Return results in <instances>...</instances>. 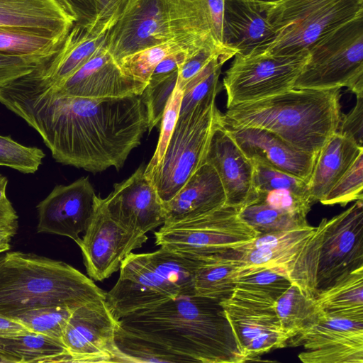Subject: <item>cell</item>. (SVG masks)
<instances>
[{
    "instance_id": "1",
    "label": "cell",
    "mask_w": 363,
    "mask_h": 363,
    "mask_svg": "<svg viewBox=\"0 0 363 363\" xmlns=\"http://www.w3.org/2000/svg\"><path fill=\"white\" fill-rule=\"evenodd\" d=\"M0 103L38 133L57 162L91 172L122 167L148 130L140 95H65L34 70L0 86Z\"/></svg>"
},
{
    "instance_id": "2",
    "label": "cell",
    "mask_w": 363,
    "mask_h": 363,
    "mask_svg": "<svg viewBox=\"0 0 363 363\" xmlns=\"http://www.w3.org/2000/svg\"><path fill=\"white\" fill-rule=\"evenodd\" d=\"M122 329L150 340L178 362H245L218 302L182 295L118 320Z\"/></svg>"
},
{
    "instance_id": "3",
    "label": "cell",
    "mask_w": 363,
    "mask_h": 363,
    "mask_svg": "<svg viewBox=\"0 0 363 363\" xmlns=\"http://www.w3.org/2000/svg\"><path fill=\"white\" fill-rule=\"evenodd\" d=\"M341 89H291L227 108L225 123L271 131L303 151L318 155L336 132L342 114Z\"/></svg>"
},
{
    "instance_id": "4",
    "label": "cell",
    "mask_w": 363,
    "mask_h": 363,
    "mask_svg": "<svg viewBox=\"0 0 363 363\" xmlns=\"http://www.w3.org/2000/svg\"><path fill=\"white\" fill-rule=\"evenodd\" d=\"M106 291L69 264L22 252L0 257V314L13 318L45 306L77 307Z\"/></svg>"
},
{
    "instance_id": "5",
    "label": "cell",
    "mask_w": 363,
    "mask_h": 363,
    "mask_svg": "<svg viewBox=\"0 0 363 363\" xmlns=\"http://www.w3.org/2000/svg\"><path fill=\"white\" fill-rule=\"evenodd\" d=\"M206 259L164 247L130 253L106 300L117 319L182 295L194 294V277Z\"/></svg>"
},
{
    "instance_id": "6",
    "label": "cell",
    "mask_w": 363,
    "mask_h": 363,
    "mask_svg": "<svg viewBox=\"0 0 363 363\" xmlns=\"http://www.w3.org/2000/svg\"><path fill=\"white\" fill-rule=\"evenodd\" d=\"M327 218L317 227L307 225L258 235L251 242L219 254L242 262L249 273L270 268L289 277L304 295L315 298L316 276ZM248 273V274H249Z\"/></svg>"
},
{
    "instance_id": "7",
    "label": "cell",
    "mask_w": 363,
    "mask_h": 363,
    "mask_svg": "<svg viewBox=\"0 0 363 363\" xmlns=\"http://www.w3.org/2000/svg\"><path fill=\"white\" fill-rule=\"evenodd\" d=\"M220 90L213 91L189 111L179 115L164 155L148 179L163 203L205 162L211 135L222 118L216 104Z\"/></svg>"
},
{
    "instance_id": "8",
    "label": "cell",
    "mask_w": 363,
    "mask_h": 363,
    "mask_svg": "<svg viewBox=\"0 0 363 363\" xmlns=\"http://www.w3.org/2000/svg\"><path fill=\"white\" fill-rule=\"evenodd\" d=\"M363 14V0H279L268 21L277 38L267 51L277 55L305 52L320 38Z\"/></svg>"
},
{
    "instance_id": "9",
    "label": "cell",
    "mask_w": 363,
    "mask_h": 363,
    "mask_svg": "<svg viewBox=\"0 0 363 363\" xmlns=\"http://www.w3.org/2000/svg\"><path fill=\"white\" fill-rule=\"evenodd\" d=\"M347 87L363 96V14L325 35L308 49L295 89Z\"/></svg>"
},
{
    "instance_id": "10",
    "label": "cell",
    "mask_w": 363,
    "mask_h": 363,
    "mask_svg": "<svg viewBox=\"0 0 363 363\" xmlns=\"http://www.w3.org/2000/svg\"><path fill=\"white\" fill-rule=\"evenodd\" d=\"M227 205L199 217L163 224L155 233V244L201 259L217 255L251 242L259 234Z\"/></svg>"
},
{
    "instance_id": "11",
    "label": "cell",
    "mask_w": 363,
    "mask_h": 363,
    "mask_svg": "<svg viewBox=\"0 0 363 363\" xmlns=\"http://www.w3.org/2000/svg\"><path fill=\"white\" fill-rule=\"evenodd\" d=\"M308 58V52L293 55H277L267 50L235 54L223 80L227 108L294 89Z\"/></svg>"
},
{
    "instance_id": "12",
    "label": "cell",
    "mask_w": 363,
    "mask_h": 363,
    "mask_svg": "<svg viewBox=\"0 0 363 363\" xmlns=\"http://www.w3.org/2000/svg\"><path fill=\"white\" fill-rule=\"evenodd\" d=\"M266 296L235 288L219 301L244 361H255L271 350L288 346L289 337Z\"/></svg>"
},
{
    "instance_id": "13",
    "label": "cell",
    "mask_w": 363,
    "mask_h": 363,
    "mask_svg": "<svg viewBox=\"0 0 363 363\" xmlns=\"http://www.w3.org/2000/svg\"><path fill=\"white\" fill-rule=\"evenodd\" d=\"M363 268V200L327 219L319 256L316 292Z\"/></svg>"
},
{
    "instance_id": "14",
    "label": "cell",
    "mask_w": 363,
    "mask_h": 363,
    "mask_svg": "<svg viewBox=\"0 0 363 363\" xmlns=\"http://www.w3.org/2000/svg\"><path fill=\"white\" fill-rule=\"evenodd\" d=\"M147 240L146 234L127 230L114 220L101 198L82 239L77 244L89 277L101 281L119 270L125 257Z\"/></svg>"
},
{
    "instance_id": "15",
    "label": "cell",
    "mask_w": 363,
    "mask_h": 363,
    "mask_svg": "<svg viewBox=\"0 0 363 363\" xmlns=\"http://www.w3.org/2000/svg\"><path fill=\"white\" fill-rule=\"evenodd\" d=\"M118 326V319L106 299L75 308L62 339L69 362H120L116 344Z\"/></svg>"
},
{
    "instance_id": "16",
    "label": "cell",
    "mask_w": 363,
    "mask_h": 363,
    "mask_svg": "<svg viewBox=\"0 0 363 363\" xmlns=\"http://www.w3.org/2000/svg\"><path fill=\"white\" fill-rule=\"evenodd\" d=\"M172 40L175 41L169 0H131L111 28L107 48L118 62L125 56Z\"/></svg>"
},
{
    "instance_id": "17",
    "label": "cell",
    "mask_w": 363,
    "mask_h": 363,
    "mask_svg": "<svg viewBox=\"0 0 363 363\" xmlns=\"http://www.w3.org/2000/svg\"><path fill=\"white\" fill-rule=\"evenodd\" d=\"M100 199L87 177L56 185L36 207L37 232L65 236L77 243Z\"/></svg>"
},
{
    "instance_id": "18",
    "label": "cell",
    "mask_w": 363,
    "mask_h": 363,
    "mask_svg": "<svg viewBox=\"0 0 363 363\" xmlns=\"http://www.w3.org/2000/svg\"><path fill=\"white\" fill-rule=\"evenodd\" d=\"M303 345L304 363H363V320L333 317L319 320L292 346Z\"/></svg>"
},
{
    "instance_id": "19",
    "label": "cell",
    "mask_w": 363,
    "mask_h": 363,
    "mask_svg": "<svg viewBox=\"0 0 363 363\" xmlns=\"http://www.w3.org/2000/svg\"><path fill=\"white\" fill-rule=\"evenodd\" d=\"M104 201L110 216L134 233L146 234L164 223L163 203L145 176L144 167L115 184Z\"/></svg>"
},
{
    "instance_id": "20",
    "label": "cell",
    "mask_w": 363,
    "mask_h": 363,
    "mask_svg": "<svg viewBox=\"0 0 363 363\" xmlns=\"http://www.w3.org/2000/svg\"><path fill=\"white\" fill-rule=\"evenodd\" d=\"M146 86L123 71L108 52L106 43L65 81L58 86H50L65 95L108 99L141 95Z\"/></svg>"
},
{
    "instance_id": "21",
    "label": "cell",
    "mask_w": 363,
    "mask_h": 363,
    "mask_svg": "<svg viewBox=\"0 0 363 363\" xmlns=\"http://www.w3.org/2000/svg\"><path fill=\"white\" fill-rule=\"evenodd\" d=\"M205 162L215 169L220 179L225 205L240 210L257 201L253 164L228 133L222 118L211 135Z\"/></svg>"
},
{
    "instance_id": "22",
    "label": "cell",
    "mask_w": 363,
    "mask_h": 363,
    "mask_svg": "<svg viewBox=\"0 0 363 363\" xmlns=\"http://www.w3.org/2000/svg\"><path fill=\"white\" fill-rule=\"evenodd\" d=\"M222 122L247 158L309 182L318 155L295 147L267 130L231 125L223 120Z\"/></svg>"
},
{
    "instance_id": "23",
    "label": "cell",
    "mask_w": 363,
    "mask_h": 363,
    "mask_svg": "<svg viewBox=\"0 0 363 363\" xmlns=\"http://www.w3.org/2000/svg\"><path fill=\"white\" fill-rule=\"evenodd\" d=\"M272 4L250 0H225L223 45L240 55L267 50L277 38L268 21Z\"/></svg>"
},
{
    "instance_id": "24",
    "label": "cell",
    "mask_w": 363,
    "mask_h": 363,
    "mask_svg": "<svg viewBox=\"0 0 363 363\" xmlns=\"http://www.w3.org/2000/svg\"><path fill=\"white\" fill-rule=\"evenodd\" d=\"M116 21L74 23L58 51L36 68L35 74L48 85H60L107 43L109 31Z\"/></svg>"
},
{
    "instance_id": "25",
    "label": "cell",
    "mask_w": 363,
    "mask_h": 363,
    "mask_svg": "<svg viewBox=\"0 0 363 363\" xmlns=\"http://www.w3.org/2000/svg\"><path fill=\"white\" fill-rule=\"evenodd\" d=\"M223 184L215 169L204 162L169 201L163 203L164 223L190 220L225 205Z\"/></svg>"
},
{
    "instance_id": "26",
    "label": "cell",
    "mask_w": 363,
    "mask_h": 363,
    "mask_svg": "<svg viewBox=\"0 0 363 363\" xmlns=\"http://www.w3.org/2000/svg\"><path fill=\"white\" fill-rule=\"evenodd\" d=\"M74 24L57 0H0V26L29 30L64 41Z\"/></svg>"
},
{
    "instance_id": "27",
    "label": "cell",
    "mask_w": 363,
    "mask_h": 363,
    "mask_svg": "<svg viewBox=\"0 0 363 363\" xmlns=\"http://www.w3.org/2000/svg\"><path fill=\"white\" fill-rule=\"evenodd\" d=\"M363 147L351 137L335 132L319 151L308 182L314 203L320 201L350 168Z\"/></svg>"
},
{
    "instance_id": "28",
    "label": "cell",
    "mask_w": 363,
    "mask_h": 363,
    "mask_svg": "<svg viewBox=\"0 0 363 363\" xmlns=\"http://www.w3.org/2000/svg\"><path fill=\"white\" fill-rule=\"evenodd\" d=\"M248 272L238 259L221 255L208 257L195 272L194 294L219 302L233 293L238 279Z\"/></svg>"
},
{
    "instance_id": "29",
    "label": "cell",
    "mask_w": 363,
    "mask_h": 363,
    "mask_svg": "<svg viewBox=\"0 0 363 363\" xmlns=\"http://www.w3.org/2000/svg\"><path fill=\"white\" fill-rule=\"evenodd\" d=\"M315 301L326 315L363 320V268L318 291Z\"/></svg>"
},
{
    "instance_id": "30",
    "label": "cell",
    "mask_w": 363,
    "mask_h": 363,
    "mask_svg": "<svg viewBox=\"0 0 363 363\" xmlns=\"http://www.w3.org/2000/svg\"><path fill=\"white\" fill-rule=\"evenodd\" d=\"M281 326L289 337L288 346L293 344L319 320L323 311L315 298L306 296L294 284L274 303Z\"/></svg>"
},
{
    "instance_id": "31",
    "label": "cell",
    "mask_w": 363,
    "mask_h": 363,
    "mask_svg": "<svg viewBox=\"0 0 363 363\" xmlns=\"http://www.w3.org/2000/svg\"><path fill=\"white\" fill-rule=\"evenodd\" d=\"M0 347L18 356L21 363L69 362L62 340L41 333L27 332L0 337Z\"/></svg>"
},
{
    "instance_id": "32",
    "label": "cell",
    "mask_w": 363,
    "mask_h": 363,
    "mask_svg": "<svg viewBox=\"0 0 363 363\" xmlns=\"http://www.w3.org/2000/svg\"><path fill=\"white\" fill-rule=\"evenodd\" d=\"M63 41L32 30L0 26V53L48 61Z\"/></svg>"
},
{
    "instance_id": "33",
    "label": "cell",
    "mask_w": 363,
    "mask_h": 363,
    "mask_svg": "<svg viewBox=\"0 0 363 363\" xmlns=\"http://www.w3.org/2000/svg\"><path fill=\"white\" fill-rule=\"evenodd\" d=\"M239 215L259 235L288 230L308 225L306 216L281 211L259 201L240 209Z\"/></svg>"
},
{
    "instance_id": "34",
    "label": "cell",
    "mask_w": 363,
    "mask_h": 363,
    "mask_svg": "<svg viewBox=\"0 0 363 363\" xmlns=\"http://www.w3.org/2000/svg\"><path fill=\"white\" fill-rule=\"evenodd\" d=\"M184 50H198L172 40L125 56L118 63L127 75L147 85L155 68L164 57Z\"/></svg>"
},
{
    "instance_id": "35",
    "label": "cell",
    "mask_w": 363,
    "mask_h": 363,
    "mask_svg": "<svg viewBox=\"0 0 363 363\" xmlns=\"http://www.w3.org/2000/svg\"><path fill=\"white\" fill-rule=\"evenodd\" d=\"M75 308L77 307L37 308L19 313L12 318L21 322L30 332L62 340L69 318Z\"/></svg>"
},
{
    "instance_id": "36",
    "label": "cell",
    "mask_w": 363,
    "mask_h": 363,
    "mask_svg": "<svg viewBox=\"0 0 363 363\" xmlns=\"http://www.w3.org/2000/svg\"><path fill=\"white\" fill-rule=\"evenodd\" d=\"M254 166V184L258 193L271 190H287L312 203L308 182L256 160Z\"/></svg>"
},
{
    "instance_id": "37",
    "label": "cell",
    "mask_w": 363,
    "mask_h": 363,
    "mask_svg": "<svg viewBox=\"0 0 363 363\" xmlns=\"http://www.w3.org/2000/svg\"><path fill=\"white\" fill-rule=\"evenodd\" d=\"M357 200H363V151L320 202L345 206Z\"/></svg>"
},
{
    "instance_id": "38",
    "label": "cell",
    "mask_w": 363,
    "mask_h": 363,
    "mask_svg": "<svg viewBox=\"0 0 363 363\" xmlns=\"http://www.w3.org/2000/svg\"><path fill=\"white\" fill-rule=\"evenodd\" d=\"M45 157L43 151L35 147L20 144L9 136L0 135V165L25 174L35 172Z\"/></svg>"
},
{
    "instance_id": "39",
    "label": "cell",
    "mask_w": 363,
    "mask_h": 363,
    "mask_svg": "<svg viewBox=\"0 0 363 363\" xmlns=\"http://www.w3.org/2000/svg\"><path fill=\"white\" fill-rule=\"evenodd\" d=\"M291 284L286 274L266 268L240 277L235 288L262 294L276 301Z\"/></svg>"
},
{
    "instance_id": "40",
    "label": "cell",
    "mask_w": 363,
    "mask_h": 363,
    "mask_svg": "<svg viewBox=\"0 0 363 363\" xmlns=\"http://www.w3.org/2000/svg\"><path fill=\"white\" fill-rule=\"evenodd\" d=\"M182 98V91L176 85L161 119L160 137L155 151L145 167V174L147 179L155 171L164 155L179 114Z\"/></svg>"
},
{
    "instance_id": "41",
    "label": "cell",
    "mask_w": 363,
    "mask_h": 363,
    "mask_svg": "<svg viewBox=\"0 0 363 363\" xmlns=\"http://www.w3.org/2000/svg\"><path fill=\"white\" fill-rule=\"evenodd\" d=\"M178 70L154 85H147L141 98L145 105L148 131L161 121L167 104L176 87Z\"/></svg>"
},
{
    "instance_id": "42",
    "label": "cell",
    "mask_w": 363,
    "mask_h": 363,
    "mask_svg": "<svg viewBox=\"0 0 363 363\" xmlns=\"http://www.w3.org/2000/svg\"><path fill=\"white\" fill-rule=\"evenodd\" d=\"M262 202L275 209L306 216L312 203L287 190H271L258 193L256 202Z\"/></svg>"
},
{
    "instance_id": "43",
    "label": "cell",
    "mask_w": 363,
    "mask_h": 363,
    "mask_svg": "<svg viewBox=\"0 0 363 363\" xmlns=\"http://www.w3.org/2000/svg\"><path fill=\"white\" fill-rule=\"evenodd\" d=\"M225 46H208L189 57L178 69L177 86L182 90L216 55L228 50Z\"/></svg>"
},
{
    "instance_id": "44",
    "label": "cell",
    "mask_w": 363,
    "mask_h": 363,
    "mask_svg": "<svg viewBox=\"0 0 363 363\" xmlns=\"http://www.w3.org/2000/svg\"><path fill=\"white\" fill-rule=\"evenodd\" d=\"M44 62L45 60L37 58L0 53V86L31 72Z\"/></svg>"
},
{
    "instance_id": "45",
    "label": "cell",
    "mask_w": 363,
    "mask_h": 363,
    "mask_svg": "<svg viewBox=\"0 0 363 363\" xmlns=\"http://www.w3.org/2000/svg\"><path fill=\"white\" fill-rule=\"evenodd\" d=\"M336 132L352 138L363 147V96H357L354 106L342 114Z\"/></svg>"
},
{
    "instance_id": "46",
    "label": "cell",
    "mask_w": 363,
    "mask_h": 363,
    "mask_svg": "<svg viewBox=\"0 0 363 363\" xmlns=\"http://www.w3.org/2000/svg\"><path fill=\"white\" fill-rule=\"evenodd\" d=\"M57 1L74 19V23H90L97 17L98 0H57Z\"/></svg>"
},
{
    "instance_id": "47",
    "label": "cell",
    "mask_w": 363,
    "mask_h": 363,
    "mask_svg": "<svg viewBox=\"0 0 363 363\" xmlns=\"http://www.w3.org/2000/svg\"><path fill=\"white\" fill-rule=\"evenodd\" d=\"M196 51L184 50L164 57L155 68L147 85H154L177 71L186 60Z\"/></svg>"
},
{
    "instance_id": "48",
    "label": "cell",
    "mask_w": 363,
    "mask_h": 363,
    "mask_svg": "<svg viewBox=\"0 0 363 363\" xmlns=\"http://www.w3.org/2000/svg\"><path fill=\"white\" fill-rule=\"evenodd\" d=\"M131 0H98L99 12L95 21H118Z\"/></svg>"
},
{
    "instance_id": "49",
    "label": "cell",
    "mask_w": 363,
    "mask_h": 363,
    "mask_svg": "<svg viewBox=\"0 0 363 363\" xmlns=\"http://www.w3.org/2000/svg\"><path fill=\"white\" fill-rule=\"evenodd\" d=\"M30 332L18 320L0 314V337L12 336Z\"/></svg>"
},
{
    "instance_id": "50",
    "label": "cell",
    "mask_w": 363,
    "mask_h": 363,
    "mask_svg": "<svg viewBox=\"0 0 363 363\" xmlns=\"http://www.w3.org/2000/svg\"><path fill=\"white\" fill-rule=\"evenodd\" d=\"M18 216L13 206H0V229L16 233Z\"/></svg>"
},
{
    "instance_id": "51",
    "label": "cell",
    "mask_w": 363,
    "mask_h": 363,
    "mask_svg": "<svg viewBox=\"0 0 363 363\" xmlns=\"http://www.w3.org/2000/svg\"><path fill=\"white\" fill-rule=\"evenodd\" d=\"M15 233L0 229V253L10 249V242Z\"/></svg>"
},
{
    "instance_id": "52",
    "label": "cell",
    "mask_w": 363,
    "mask_h": 363,
    "mask_svg": "<svg viewBox=\"0 0 363 363\" xmlns=\"http://www.w3.org/2000/svg\"><path fill=\"white\" fill-rule=\"evenodd\" d=\"M7 184V178L0 174V206H8L12 205L6 196Z\"/></svg>"
},
{
    "instance_id": "53",
    "label": "cell",
    "mask_w": 363,
    "mask_h": 363,
    "mask_svg": "<svg viewBox=\"0 0 363 363\" xmlns=\"http://www.w3.org/2000/svg\"><path fill=\"white\" fill-rule=\"evenodd\" d=\"M0 363H21V359L16 354L0 347Z\"/></svg>"
},
{
    "instance_id": "54",
    "label": "cell",
    "mask_w": 363,
    "mask_h": 363,
    "mask_svg": "<svg viewBox=\"0 0 363 363\" xmlns=\"http://www.w3.org/2000/svg\"><path fill=\"white\" fill-rule=\"evenodd\" d=\"M250 1L262 2V3L274 4V3L279 1V0H250Z\"/></svg>"
}]
</instances>
